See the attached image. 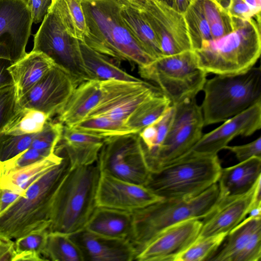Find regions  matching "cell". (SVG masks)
<instances>
[{
  "label": "cell",
  "instance_id": "obj_1",
  "mask_svg": "<svg viewBox=\"0 0 261 261\" xmlns=\"http://www.w3.org/2000/svg\"><path fill=\"white\" fill-rule=\"evenodd\" d=\"M87 31L82 41L94 50L138 67L155 60L136 39L120 14L119 0H82Z\"/></svg>",
  "mask_w": 261,
  "mask_h": 261
},
{
  "label": "cell",
  "instance_id": "obj_2",
  "mask_svg": "<svg viewBox=\"0 0 261 261\" xmlns=\"http://www.w3.org/2000/svg\"><path fill=\"white\" fill-rule=\"evenodd\" d=\"M100 174L96 162L70 167L52 199L49 232L70 235L85 228L97 207L96 194Z\"/></svg>",
  "mask_w": 261,
  "mask_h": 261
},
{
  "label": "cell",
  "instance_id": "obj_3",
  "mask_svg": "<svg viewBox=\"0 0 261 261\" xmlns=\"http://www.w3.org/2000/svg\"><path fill=\"white\" fill-rule=\"evenodd\" d=\"M234 18L233 30L194 50L199 67L207 73L232 75L245 72L254 65L261 53L260 16Z\"/></svg>",
  "mask_w": 261,
  "mask_h": 261
},
{
  "label": "cell",
  "instance_id": "obj_4",
  "mask_svg": "<svg viewBox=\"0 0 261 261\" xmlns=\"http://www.w3.org/2000/svg\"><path fill=\"white\" fill-rule=\"evenodd\" d=\"M69 168V162L64 157L60 164L38 178L0 215V239H16L35 230L48 229L54 194Z\"/></svg>",
  "mask_w": 261,
  "mask_h": 261
},
{
  "label": "cell",
  "instance_id": "obj_5",
  "mask_svg": "<svg viewBox=\"0 0 261 261\" xmlns=\"http://www.w3.org/2000/svg\"><path fill=\"white\" fill-rule=\"evenodd\" d=\"M219 196V189L216 183L195 197L163 199L133 213L130 242L137 254L165 229L188 220H202L215 208Z\"/></svg>",
  "mask_w": 261,
  "mask_h": 261
},
{
  "label": "cell",
  "instance_id": "obj_6",
  "mask_svg": "<svg viewBox=\"0 0 261 261\" xmlns=\"http://www.w3.org/2000/svg\"><path fill=\"white\" fill-rule=\"evenodd\" d=\"M200 106L204 125L221 122L261 101V69L253 67L237 74L206 80Z\"/></svg>",
  "mask_w": 261,
  "mask_h": 261
},
{
  "label": "cell",
  "instance_id": "obj_7",
  "mask_svg": "<svg viewBox=\"0 0 261 261\" xmlns=\"http://www.w3.org/2000/svg\"><path fill=\"white\" fill-rule=\"evenodd\" d=\"M221 169L218 155L179 159L151 172L145 186L164 199H190L217 183Z\"/></svg>",
  "mask_w": 261,
  "mask_h": 261
},
{
  "label": "cell",
  "instance_id": "obj_8",
  "mask_svg": "<svg viewBox=\"0 0 261 261\" xmlns=\"http://www.w3.org/2000/svg\"><path fill=\"white\" fill-rule=\"evenodd\" d=\"M138 72L143 79L154 83L172 105L196 98L203 89L207 74L199 67L193 50L162 56L138 67Z\"/></svg>",
  "mask_w": 261,
  "mask_h": 261
},
{
  "label": "cell",
  "instance_id": "obj_9",
  "mask_svg": "<svg viewBox=\"0 0 261 261\" xmlns=\"http://www.w3.org/2000/svg\"><path fill=\"white\" fill-rule=\"evenodd\" d=\"M172 105L173 117L165 139L155 151L146 156L151 172L182 157L202 135L203 115L196 98L187 99Z\"/></svg>",
  "mask_w": 261,
  "mask_h": 261
},
{
  "label": "cell",
  "instance_id": "obj_10",
  "mask_svg": "<svg viewBox=\"0 0 261 261\" xmlns=\"http://www.w3.org/2000/svg\"><path fill=\"white\" fill-rule=\"evenodd\" d=\"M32 51L42 53L49 57L72 78L77 86L94 80L84 62L79 40L68 33L51 8L34 35Z\"/></svg>",
  "mask_w": 261,
  "mask_h": 261
},
{
  "label": "cell",
  "instance_id": "obj_11",
  "mask_svg": "<svg viewBox=\"0 0 261 261\" xmlns=\"http://www.w3.org/2000/svg\"><path fill=\"white\" fill-rule=\"evenodd\" d=\"M96 163L101 173L138 185L145 186L151 173L139 134L106 137Z\"/></svg>",
  "mask_w": 261,
  "mask_h": 261
},
{
  "label": "cell",
  "instance_id": "obj_12",
  "mask_svg": "<svg viewBox=\"0 0 261 261\" xmlns=\"http://www.w3.org/2000/svg\"><path fill=\"white\" fill-rule=\"evenodd\" d=\"M100 86L102 91L100 101L86 118L105 117L125 122L142 103L162 92L158 87L144 81H100Z\"/></svg>",
  "mask_w": 261,
  "mask_h": 261
},
{
  "label": "cell",
  "instance_id": "obj_13",
  "mask_svg": "<svg viewBox=\"0 0 261 261\" xmlns=\"http://www.w3.org/2000/svg\"><path fill=\"white\" fill-rule=\"evenodd\" d=\"M183 14L193 50L234 29V18L216 0H191Z\"/></svg>",
  "mask_w": 261,
  "mask_h": 261
},
{
  "label": "cell",
  "instance_id": "obj_14",
  "mask_svg": "<svg viewBox=\"0 0 261 261\" xmlns=\"http://www.w3.org/2000/svg\"><path fill=\"white\" fill-rule=\"evenodd\" d=\"M141 12L156 35L163 56L192 50L183 13L160 0H148Z\"/></svg>",
  "mask_w": 261,
  "mask_h": 261
},
{
  "label": "cell",
  "instance_id": "obj_15",
  "mask_svg": "<svg viewBox=\"0 0 261 261\" xmlns=\"http://www.w3.org/2000/svg\"><path fill=\"white\" fill-rule=\"evenodd\" d=\"M32 23L27 0H0V58L13 63L27 54Z\"/></svg>",
  "mask_w": 261,
  "mask_h": 261
},
{
  "label": "cell",
  "instance_id": "obj_16",
  "mask_svg": "<svg viewBox=\"0 0 261 261\" xmlns=\"http://www.w3.org/2000/svg\"><path fill=\"white\" fill-rule=\"evenodd\" d=\"M260 127L261 101L227 119L214 130L202 134L191 150L179 159L216 155L234 138L250 136Z\"/></svg>",
  "mask_w": 261,
  "mask_h": 261
},
{
  "label": "cell",
  "instance_id": "obj_17",
  "mask_svg": "<svg viewBox=\"0 0 261 261\" xmlns=\"http://www.w3.org/2000/svg\"><path fill=\"white\" fill-rule=\"evenodd\" d=\"M76 87L72 78L55 65L18 99V106L41 111L51 119L62 111Z\"/></svg>",
  "mask_w": 261,
  "mask_h": 261
},
{
  "label": "cell",
  "instance_id": "obj_18",
  "mask_svg": "<svg viewBox=\"0 0 261 261\" xmlns=\"http://www.w3.org/2000/svg\"><path fill=\"white\" fill-rule=\"evenodd\" d=\"M164 199L148 188L101 172L97 206L134 213Z\"/></svg>",
  "mask_w": 261,
  "mask_h": 261
},
{
  "label": "cell",
  "instance_id": "obj_19",
  "mask_svg": "<svg viewBox=\"0 0 261 261\" xmlns=\"http://www.w3.org/2000/svg\"><path fill=\"white\" fill-rule=\"evenodd\" d=\"M260 189V184L255 183L244 195L229 199L219 198L212 212L201 220L202 226L196 239L228 233L246 218L251 210L261 207Z\"/></svg>",
  "mask_w": 261,
  "mask_h": 261
},
{
  "label": "cell",
  "instance_id": "obj_20",
  "mask_svg": "<svg viewBox=\"0 0 261 261\" xmlns=\"http://www.w3.org/2000/svg\"><path fill=\"white\" fill-rule=\"evenodd\" d=\"M201 226V220L190 219L165 229L137 253L135 260L175 261L195 241Z\"/></svg>",
  "mask_w": 261,
  "mask_h": 261
},
{
  "label": "cell",
  "instance_id": "obj_21",
  "mask_svg": "<svg viewBox=\"0 0 261 261\" xmlns=\"http://www.w3.org/2000/svg\"><path fill=\"white\" fill-rule=\"evenodd\" d=\"M81 250L85 261L135 260L136 250L126 240L109 238L92 233L85 228L70 234Z\"/></svg>",
  "mask_w": 261,
  "mask_h": 261
},
{
  "label": "cell",
  "instance_id": "obj_22",
  "mask_svg": "<svg viewBox=\"0 0 261 261\" xmlns=\"http://www.w3.org/2000/svg\"><path fill=\"white\" fill-rule=\"evenodd\" d=\"M106 137L77 131L64 125L55 153L64 152L70 167L92 165L96 162Z\"/></svg>",
  "mask_w": 261,
  "mask_h": 261
},
{
  "label": "cell",
  "instance_id": "obj_23",
  "mask_svg": "<svg viewBox=\"0 0 261 261\" xmlns=\"http://www.w3.org/2000/svg\"><path fill=\"white\" fill-rule=\"evenodd\" d=\"M260 177L261 157L253 156L234 166L222 168L217 182L219 199H229L246 194Z\"/></svg>",
  "mask_w": 261,
  "mask_h": 261
},
{
  "label": "cell",
  "instance_id": "obj_24",
  "mask_svg": "<svg viewBox=\"0 0 261 261\" xmlns=\"http://www.w3.org/2000/svg\"><path fill=\"white\" fill-rule=\"evenodd\" d=\"M100 81L91 80L77 86L56 120L72 127L84 120L100 101Z\"/></svg>",
  "mask_w": 261,
  "mask_h": 261
},
{
  "label": "cell",
  "instance_id": "obj_25",
  "mask_svg": "<svg viewBox=\"0 0 261 261\" xmlns=\"http://www.w3.org/2000/svg\"><path fill=\"white\" fill-rule=\"evenodd\" d=\"M85 229L99 236L130 242L133 213L97 206Z\"/></svg>",
  "mask_w": 261,
  "mask_h": 261
},
{
  "label": "cell",
  "instance_id": "obj_26",
  "mask_svg": "<svg viewBox=\"0 0 261 261\" xmlns=\"http://www.w3.org/2000/svg\"><path fill=\"white\" fill-rule=\"evenodd\" d=\"M55 65L53 61L45 54L32 50L13 62L8 70L16 88L18 99Z\"/></svg>",
  "mask_w": 261,
  "mask_h": 261
},
{
  "label": "cell",
  "instance_id": "obj_27",
  "mask_svg": "<svg viewBox=\"0 0 261 261\" xmlns=\"http://www.w3.org/2000/svg\"><path fill=\"white\" fill-rule=\"evenodd\" d=\"M261 229V216H249L227 234L210 261H235L254 233Z\"/></svg>",
  "mask_w": 261,
  "mask_h": 261
},
{
  "label": "cell",
  "instance_id": "obj_28",
  "mask_svg": "<svg viewBox=\"0 0 261 261\" xmlns=\"http://www.w3.org/2000/svg\"><path fill=\"white\" fill-rule=\"evenodd\" d=\"M85 65L94 80L141 82L143 80L128 73L119 67L120 61L100 53L79 40Z\"/></svg>",
  "mask_w": 261,
  "mask_h": 261
},
{
  "label": "cell",
  "instance_id": "obj_29",
  "mask_svg": "<svg viewBox=\"0 0 261 261\" xmlns=\"http://www.w3.org/2000/svg\"><path fill=\"white\" fill-rule=\"evenodd\" d=\"M64 157L56 153L39 162L0 177V186L22 195L27 189L52 167L60 164Z\"/></svg>",
  "mask_w": 261,
  "mask_h": 261
},
{
  "label": "cell",
  "instance_id": "obj_30",
  "mask_svg": "<svg viewBox=\"0 0 261 261\" xmlns=\"http://www.w3.org/2000/svg\"><path fill=\"white\" fill-rule=\"evenodd\" d=\"M120 14L132 34L144 49L155 59L162 57L156 35L142 12L122 3Z\"/></svg>",
  "mask_w": 261,
  "mask_h": 261
},
{
  "label": "cell",
  "instance_id": "obj_31",
  "mask_svg": "<svg viewBox=\"0 0 261 261\" xmlns=\"http://www.w3.org/2000/svg\"><path fill=\"white\" fill-rule=\"evenodd\" d=\"M172 105L170 99L163 92L142 103L128 117L125 124L136 133L151 124Z\"/></svg>",
  "mask_w": 261,
  "mask_h": 261
},
{
  "label": "cell",
  "instance_id": "obj_32",
  "mask_svg": "<svg viewBox=\"0 0 261 261\" xmlns=\"http://www.w3.org/2000/svg\"><path fill=\"white\" fill-rule=\"evenodd\" d=\"M50 8L56 13L68 33L83 40L87 25L82 0H53Z\"/></svg>",
  "mask_w": 261,
  "mask_h": 261
},
{
  "label": "cell",
  "instance_id": "obj_33",
  "mask_svg": "<svg viewBox=\"0 0 261 261\" xmlns=\"http://www.w3.org/2000/svg\"><path fill=\"white\" fill-rule=\"evenodd\" d=\"M42 256L46 260L85 261L83 254L70 234L49 232Z\"/></svg>",
  "mask_w": 261,
  "mask_h": 261
},
{
  "label": "cell",
  "instance_id": "obj_34",
  "mask_svg": "<svg viewBox=\"0 0 261 261\" xmlns=\"http://www.w3.org/2000/svg\"><path fill=\"white\" fill-rule=\"evenodd\" d=\"M49 119L47 115L41 111L19 108L2 133L12 135L37 134L43 130Z\"/></svg>",
  "mask_w": 261,
  "mask_h": 261
},
{
  "label": "cell",
  "instance_id": "obj_35",
  "mask_svg": "<svg viewBox=\"0 0 261 261\" xmlns=\"http://www.w3.org/2000/svg\"><path fill=\"white\" fill-rule=\"evenodd\" d=\"M48 232V228H41L16 239V255L13 261L45 260L42 252Z\"/></svg>",
  "mask_w": 261,
  "mask_h": 261
},
{
  "label": "cell",
  "instance_id": "obj_36",
  "mask_svg": "<svg viewBox=\"0 0 261 261\" xmlns=\"http://www.w3.org/2000/svg\"><path fill=\"white\" fill-rule=\"evenodd\" d=\"M70 127L77 131L103 137L138 134L128 127L124 122L114 120L105 117L87 118Z\"/></svg>",
  "mask_w": 261,
  "mask_h": 261
},
{
  "label": "cell",
  "instance_id": "obj_37",
  "mask_svg": "<svg viewBox=\"0 0 261 261\" xmlns=\"http://www.w3.org/2000/svg\"><path fill=\"white\" fill-rule=\"evenodd\" d=\"M227 233H221L196 239L179 254L175 261L209 260L223 242Z\"/></svg>",
  "mask_w": 261,
  "mask_h": 261
},
{
  "label": "cell",
  "instance_id": "obj_38",
  "mask_svg": "<svg viewBox=\"0 0 261 261\" xmlns=\"http://www.w3.org/2000/svg\"><path fill=\"white\" fill-rule=\"evenodd\" d=\"M55 153V151L29 147L14 157L0 161V177L42 160Z\"/></svg>",
  "mask_w": 261,
  "mask_h": 261
},
{
  "label": "cell",
  "instance_id": "obj_39",
  "mask_svg": "<svg viewBox=\"0 0 261 261\" xmlns=\"http://www.w3.org/2000/svg\"><path fill=\"white\" fill-rule=\"evenodd\" d=\"M36 134L12 135L0 134V161L9 160L29 148Z\"/></svg>",
  "mask_w": 261,
  "mask_h": 261
},
{
  "label": "cell",
  "instance_id": "obj_40",
  "mask_svg": "<svg viewBox=\"0 0 261 261\" xmlns=\"http://www.w3.org/2000/svg\"><path fill=\"white\" fill-rule=\"evenodd\" d=\"M64 125L58 120L49 119L43 130L36 134L30 147L55 151L63 133Z\"/></svg>",
  "mask_w": 261,
  "mask_h": 261
},
{
  "label": "cell",
  "instance_id": "obj_41",
  "mask_svg": "<svg viewBox=\"0 0 261 261\" xmlns=\"http://www.w3.org/2000/svg\"><path fill=\"white\" fill-rule=\"evenodd\" d=\"M19 108L15 85L0 89V134Z\"/></svg>",
  "mask_w": 261,
  "mask_h": 261
},
{
  "label": "cell",
  "instance_id": "obj_42",
  "mask_svg": "<svg viewBox=\"0 0 261 261\" xmlns=\"http://www.w3.org/2000/svg\"><path fill=\"white\" fill-rule=\"evenodd\" d=\"M224 149L228 150L234 153L239 162L245 161L253 156L261 157V137L245 144L227 145Z\"/></svg>",
  "mask_w": 261,
  "mask_h": 261
},
{
  "label": "cell",
  "instance_id": "obj_43",
  "mask_svg": "<svg viewBox=\"0 0 261 261\" xmlns=\"http://www.w3.org/2000/svg\"><path fill=\"white\" fill-rule=\"evenodd\" d=\"M261 229L257 231L249 243L236 257L235 261H260Z\"/></svg>",
  "mask_w": 261,
  "mask_h": 261
},
{
  "label": "cell",
  "instance_id": "obj_44",
  "mask_svg": "<svg viewBox=\"0 0 261 261\" xmlns=\"http://www.w3.org/2000/svg\"><path fill=\"white\" fill-rule=\"evenodd\" d=\"M53 0H27L32 13L33 22H42L48 13Z\"/></svg>",
  "mask_w": 261,
  "mask_h": 261
},
{
  "label": "cell",
  "instance_id": "obj_45",
  "mask_svg": "<svg viewBox=\"0 0 261 261\" xmlns=\"http://www.w3.org/2000/svg\"><path fill=\"white\" fill-rule=\"evenodd\" d=\"M21 194L0 186V215L4 213Z\"/></svg>",
  "mask_w": 261,
  "mask_h": 261
},
{
  "label": "cell",
  "instance_id": "obj_46",
  "mask_svg": "<svg viewBox=\"0 0 261 261\" xmlns=\"http://www.w3.org/2000/svg\"><path fill=\"white\" fill-rule=\"evenodd\" d=\"M15 255L14 242L0 239V261H13Z\"/></svg>",
  "mask_w": 261,
  "mask_h": 261
},
{
  "label": "cell",
  "instance_id": "obj_47",
  "mask_svg": "<svg viewBox=\"0 0 261 261\" xmlns=\"http://www.w3.org/2000/svg\"><path fill=\"white\" fill-rule=\"evenodd\" d=\"M13 62L7 59L0 58V89L14 85L8 67Z\"/></svg>",
  "mask_w": 261,
  "mask_h": 261
},
{
  "label": "cell",
  "instance_id": "obj_48",
  "mask_svg": "<svg viewBox=\"0 0 261 261\" xmlns=\"http://www.w3.org/2000/svg\"><path fill=\"white\" fill-rule=\"evenodd\" d=\"M123 4L140 11L144 10L148 0H119Z\"/></svg>",
  "mask_w": 261,
  "mask_h": 261
},
{
  "label": "cell",
  "instance_id": "obj_49",
  "mask_svg": "<svg viewBox=\"0 0 261 261\" xmlns=\"http://www.w3.org/2000/svg\"><path fill=\"white\" fill-rule=\"evenodd\" d=\"M191 0H173V7L176 11L183 13L188 7Z\"/></svg>",
  "mask_w": 261,
  "mask_h": 261
},
{
  "label": "cell",
  "instance_id": "obj_50",
  "mask_svg": "<svg viewBox=\"0 0 261 261\" xmlns=\"http://www.w3.org/2000/svg\"><path fill=\"white\" fill-rule=\"evenodd\" d=\"M254 16L260 14L261 0H245Z\"/></svg>",
  "mask_w": 261,
  "mask_h": 261
},
{
  "label": "cell",
  "instance_id": "obj_51",
  "mask_svg": "<svg viewBox=\"0 0 261 261\" xmlns=\"http://www.w3.org/2000/svg\"><path fill=\"white\" fill-rule=\"evenodd\" d=\"M170 6H172L173 0H160Z\"/></svg>",
  "mask_w": 261,
  "mask_h": 261
}]
</instances>
